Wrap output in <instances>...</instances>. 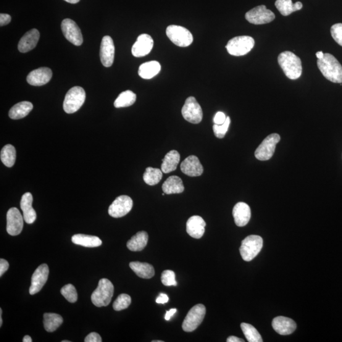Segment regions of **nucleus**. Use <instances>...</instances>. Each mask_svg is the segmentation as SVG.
I'll list each match as a JSON object with an SVG mask.
<instances>
[{
	"mask_svg": "<svg viewBox=\"0 0 342 342\" xmlns=\"http://www.w3.org/2000/svg\"><path fill=\"white\" fill-rule=\"evenodd\" d=\"M275 6L281 15L283 16H288L291 13L301 10L303 5L300 2L294 4L291 0H276Z\"/></svg>",
	"mask_w": 342,
	"mask_h": 342,
	"instance_id": "obj_31",
	"label": "nucleus"
},
{
	"mask_svg": "<svg viewBox=\"0 0 342 342\" xmlns=\"http://www.w3.org/2000/svg\"><path fill=\"white\" fill-rule=\"evenodd\" d=\"M33 202V197L30 192L23 194L20 201L23 219L28 224H33L36 219V212L32 207Z\"/></svg>",
	"mask_w": 342,
	"mask_h": 342,
	"instance_id": "obj_24",
	"label": "nucleus"
},
{
	"mask_svg": "<svg viewBox=\"0 0 342 342\" xmlns=\"http://www.w3.org/2000/svg\"><path fill=\"white\" fill-rule=\"evenodd\" d=\"M100 56L104 66L106 67L112 66L114 60L115 46L111 37L105 36L103 38Z\"/></svg>",
	"mask_w": 342,
	"mask_h": 342,
	"instance_id": "obj_16",
	"label": "nucleus"
},
{
	"mask_svg": "<svg viewBox=\"0 0 342 342\" xmlns=\"http://www.w3.org/2000/svg\"><path fill=\"white\" fill-rule=\"evenodd\" d=\"M161 70V65L157 61H150L143 63L139 67L138 75L144 80H151L155 77Z\"/></svg>",
	"mask_w": 342,
	"mask_h": 342,
	"instance_id": "obj_26",
	"label": "nucleus"
},
{
	"mask_svg": "<svg viewBox=\"0 0 342 342\" xmlns=\"http://www.w3.org/2000/svg\"><path fill=\"white\" fill-rule=\"evenodd\" d=\"M279 65L290 80H296L301 77L302 72L301 59L291 52H284L278 57Z\"/></svg>",
	"mask_w": 342,
	"mask_h": 342,
	"instance_id": "obj_2",
	"label": "nucleus"
},
{
	"mask_svg": "<svg viewBox=\"0 0 342 342\" xmlns=\"http://www.w3.org/2000/svg\"><path fill=\"white\" fill-rule=\"evenodd\" d=\"M206 314V308L199 304L192 307L186 315L182 325L183 330L186 332H191L201 325Z\"/></svg>",
	"mask_w": 342,
	"mask_h": 342,
	"instance_id": "obj_8",
	"label": "nucleus"
},
{
	"mask_svg": "<svg viewBox=\"0 0 342 342\" xmlns=\"http://www.w3.org/2000/svg\"><path fill=\"white\" fill-rule=\"evenodd\" d=\"M23 217L17 208L12 207L7 214V231L10 235L17 236L22 232Z\"/></svg>",
	"mask_w": 342,
	"mask_h": 342,
	"instance_id": "obj_14",
	"label": "nucleus"
},
{
	"mask_svg": "<svg viewBox=\"0 0 342 342\" xmlns=\"http://www.w3.org/2000/svg\"><path fill=\"white\" fill-rule=\"evenodd\" d=\"M180 161V154L176 151H171L165 155L162 160L161 170L162 173L167 174L177 169Z\"/></svg>",
	"mask_w": 342,
	"mask_h": 342,
	"instance_id": "obj_29",
	"label": "nucleus"
},
{
	"mask_svg": "<svg viewBox=\"0 0 342 342\" xmlns=\"http://www.w3.org/2000/svg\"><path fill=\"white\" fill-rule=\"evenodd\" d=\"M169 301V297L167 296L166 294H160L159 296L157 297L156 299V302L157 304H165Z\"/></svg>",
	"mask_w": 342,
	"mask_h": 342,
	"instance_id": "obj_47",
	"label": "nucleus"
},
{
	"mask_svg": "<svg viewBox=\"0 0 342 342\" xmlns=\"http://www.w3.org/2000/svg\"><path fill=\"white\" fill-rule=\"evenodd\" d=\"M162 341H161V340H154V341H152V342H162Z\"/></svg>",
	"mask_w": 342,
	"mask_h": 342,
	"instance_id": "obj_54",
	"label": "nucleus"
},
{
	"mask_svg": "<svg viewBox=\"0 0 342 342\" xmlns=\"http://www.w3.org/2000/svg\"><path fill=\"white\" fill-rule=\"evenodd\" d=\"M33 109L32 103L27 101L18 103L10 110L9 117L14 120L22 119L27 116Z\"/></svg>",
	"mask_w": 342,
	"mask_h": 342,
	"instance_id": "obj_27",
	"label": "nucleus"
},
{
	"mask_svg": "<svg viewBox=\"0 0 342 342\" xmlns=\"http://www.w3.org/2000/svg\"><path fill=\"white\" fill-rule=\"evenodd\" d=\"M154 40L152 37L147 34H142L138 36L137 41L132 47V54L135 57L146 56L152 51L154 46Z\"/></svg>",
	"mask_w": 342,
	"mask_h": 342,
	"instance_id": "obj_17",
	"label": "nucleus"
},
{
	"mask_svg": "<svg viewBox=\"0 0 342 342\" xmlns=\"http://www.w3.org/2000/svg\"><path fill=\"white\" fill-rule=\"evenodd\" d=\"M12 17L9 14H0V26H4L11 22Z\"/></svg>",
	"mask_w": 342,
	"mask_h": 342,
	"instance_id": "obj_45",
	"label": "nucleus"
},
{
	"mask_svg": "<svg viewBox=\"0 0 342 342\" xmlns=\"http://www.w3.org/2000/svg\"><path fill=\"white\" fill-rule=\"evenodd\" d=\"M130 267L139 278L151 279L155 275L154 267L149 263L131 262L130 264Z\"/></svg>",
	"mask_w": 342,
	"mask_h": 342,
	"instance_id": "obj_30",
	"label": "nucleus"
},
{
	"mask_svg": "<svg viewBox=\"0 0 342 342\" xmlns=\"http://www.w3.org/2000/svg\"><path fill=\"white\" fill-rule=\"evenodd\" d=\"M317 64L326 80L334 83H342V66L333 55L325 54L323 59L317 60Z\"/></svg>",
	"mask_w": 342,
	"mask_h": 342,
	"instance_id": "obj_1",
	"label": "nucleus"
},
{
	"mask_svg": "<svg viewBox=\"0 0 342 342\" xmlns=\"http://www.w3.org/2000/svg\"><path fill=\"white\" fill-rule=\"evenodd\" d=\"M40 34L36 29L28 31L20 39L18 44V49L21 53H27L32 51L38 43Z\"/></svg>",
	"mask_w": 342,
	"mask_h": 342,
	"instance_id": "obj_23",
	"label": "nucleus"
},
{
	"mask_svg": "<svg viewBox=\"0 0 342 342\" xmlns=\"http://www.w3.org/2000/svg\"><path fill=\"white\" fill-rule=\"evenodd\" d=\"M136 95L135 93L130 90H127L121 93L114 102L115 108H123L131 106L135 104Z\"/></svg>",
	"mask_w": 342,
	"mask_h": 342,
	"instance_id": "obj_35",
	"label": "nucleus"
},
{
	"mask_svg": "<svg viewBox=\"0 0 342 342\" xmlns=\"http://www.w3.org/2000/svg\"><path fill=\"white\" fill-rule=\"evenodd\" d=\"M64 1L69 3V4H78V3L80 1V0H64Z\"/></svg>",
	"mask_w": 342,
	"mask_h": 342,
	"instance_id": "obj_52",
	"label": "nucleus"
},
{
	"mask_svg": "<svg viewBox=\"0 0 342 342\" xmlns=\"http://www.w3.org/2000/svg\"><path fill=\"white\" fill-rule=\"evenodd\" d=\"M131 303V298L127 294H123L118 296L113 304V308L116 311L127 309Z\"/></svg>",
	"mask_w": 342,
	"mask_h": 342,
	"instance_id": "obj_39",
	"label": "nucleus"
},
{
	"mask_svg": "<svg viewBox=\"0 0 342 342\" xmlns=\"http://www.w3.org/2000/svg\"><path fill=\"white\" fill-rule=\"evenodd\" d=\"M161 281L163 285L165 286L177 285L175 273L171 270H165L162 273Z\"/></svg>",
	"mask_w": 342,
	"mask_h": 342,
	"instance_id": "obj_41",
	"label": "nucleus"
},
{
	"mask_svg": "<svg viewBox=\"0 0 342 342\" xmlns=\"http://www.w3.org/2000/svg\"><path fill=\"white\" fill-rule=\"evenodd\" d=\"M23 342H32V338H31L30 336L26 335L23 337Z\"/></svg>",
	"mask_w": 342,
	"mask_h": 342,
	"instance_id": "obj_51",
	"label": "nucleus"
},
{
	"mask_svg": "<svg viewBox=\"0 0 342 342\" xmlns=\"http://www.w3.org/2000/svg\"><path fill=\"white\" fill-rule=\"evenodd\" d=\"M86 93L85 89L80 86H75L67 92L65 96L64 104V111L67 114H73L80 109L85 102Z\"/></svg>",
	"mask_w": 342,
	"mask_h": 342,
	"instance_id": "obj_4",
	"label": "nucleus"
},
{
	"mask_svg": "<svg viewBox=\"0 0 342 342\" xmlns=\"http://www.w3.org/2000/svg\"><path fill=\"white\" fill-rule=\"evenodd\" d=\"M181 113L184 119L192 124H199L203 118V112L201 105L193 96H189L186 100Z\"/></svg>",
	"mask_w": 342,
	"mask_h": 342,
	"instance_id": "obj_10",
	"label": "nucleus"
},
{
	"mask_svg": "<svg viewBox=\"0 0 342 342\" xmlns=\"http://www.w3.org/2000/svg\"><path fill=\"white\" fill-rule=\"evenodd\" d=\"M263 247V239L260 236L250 235L241 241L239 252L245 261H251L259 254Z\"/></svg>",
	"mask_w": 342,
	"mask_h": 342,
	"instance_id": "obj_6",
	"label": "nucleus"
},
{
	"mask_svg": "<svg viewBox=\"0 0 342 342\" xmlns=\"http://www.w3.org/2000/svg\"><path fill=\"white\" fill-rule=\"evenodd\" d=\"M62 342H70V341L68 340H63Z\"/></svg>",
	"mask_w": 342,
	"mask_h": 342,
	"instance_id": "obj_55",
	"label": "nucleus"
},
{
	"mask_svg": "<svg viewBox=\"0 0 342 342\" xmlns=\"http://www.w3.org/2000/svg\"><path fill=\"white\" fill-rule=\"evenodd\" d=\"M114 291V287L111 281L106 278L101 279L98 287L91 295V301L98 307L107 306L111 302Z\"/></svg>",
	"mask_w": 342,
	"mask_h": 342,
	"instance_id": "obj_3",
	"label": "nucleus"
},
{
	"mask_svg": "<svg viewBox=\"0 0 342 342\" xmlns=\"http://www.w3.org/2000/svg\"><path fill=\"white\" fill-rule=\"evenodd\" d=\"M330 31L334 40L342 46V23H336L331 26Z\"/></svg>",
	"mask_w": 342,
	"mask_h": 342,
	"instance_id": "obj_42",
	"label": "nucleus"
},
{
	"mask_svg": "<svg viewBox=\"0 0 342 342\" xmlns=\"http://www.w3.org/2000/svg\"><path fill=\"white\" fill-rule=\"evenodd\" d=\"M72 241L76 245H79L88 248H94L101 246L102 241L101 239L95 236L78 234L72 237Z\"/></svg>",
	"mask_w": 342,
	"mask_h": 342,
	"instance_id": "obj_32",
	"label": "nucleus"
},
{
	"mask_svg": "<svg viewBox=\"0 0 342 342\" xmlns=\"http://www.w3.org/2000/svg\"><path fill=\"white\" fill-rule=\"evenodd\" d=\"M133 200L127 196L118 197L109 208V214L110 216L119 218L125 216L132 209Z\"/></svg>",
	"mask_w": 342,
	"mask_h": 342,
	"instance_id": "obj_13",
	"label": "nucleus"
},
{
	"mask_svg": "<svg viewBox=\"0 0 342 342\" xmlns=\"http://www.w3.org/2000/svg\"><path fill=\"white\" fill-rule=\"evenodd\" d=\"M230 123V117H226L225 123L223 125H217L214 124V125L213 126V131H214L215 136L218 138H223L225 136L226 133H227Z\"/></svg>",
	"mask_w": 342,
	"mask_h": 342,
	"instance_id": "obj_40",
	"label": "nucleus"
},
{
	"mask_svg": "<svg viewBox=\"0 0 342 342\" xmlns=\"http://www.w3.org/2000/svg\"><path fill=\"white\" fill-rule=\"evenodd\" d=\"M85 342H102V338L99 333L93 332L89 333L86 336L85 340Z\"/></svg>",
	"mask_w": 342,
	"mask_h": 342,
	"instance_id": "obj_44",
	"label": "nucleus"
},
{
	"mask_svg": "<svg viewBox=\"0 0 342 342\" xmlns=\"http://www.w3.org/2000/svg\"><path fill=\"white\" fill-rule=\"evenodd\" d=\"M272 326L274 330L281 335H288L296 330V322L290 318L284 316L276 317L273 320Z\"/></svg>",
	"mask_w": 342,
	"mask_h": 342,
	"instance_id": "obj_22",
	"label": "nucleus"
},
{
	"mask_svg": "<svg viewBox=\"0 0 342 342\" xmlns=\"http://www.w3.org/2000/svg\"><path fill=\"white\" fill-rule=\"evenodd\" d=\"M148 240V233L145 231H139L128 241L127 247L131 251H141L145 248Z\"/></svg>",
	"mask_w": 342,
	"mask_h": 342,
	"instance_id": "obj_28",
	"label": "nucleus"
},
{
	"mask_svg": "<svg viewBox=\"0 0 342 342\" xmlns=\"http://www.w3.org/2000/svg\"><path fill=\"white\" fill-rule=\"evenodd\" d=\"M206 223L203 218L199 215H193L189 218L186 223V231L192 238L199 239L203 236Z\"/></svg>",
	"mask_w": 342,
	"mask_h": 342,
	"instance_id": "obj_21",
	"label": "nucleus"
},
{
	"mask_svg": "<svg viewBox=\"0 0 342 342\" xmlns=\"http://www.w3.org/2000/svg\"><path fill=\"white\" fill-rule=\"evenodd\" d=\"M2 324H3L2 309H0V326H2Z\"/></svg>",
	"mask_w": 342,
	"mask_h": 342,
	"instance_id": "obj_53",
	"label": "nucleus"
},
{
	"mask_svg": "<svg viewBox=\"0 0 342 342\" xmlns=\"http://www.w3.org/2000/svg\"><path fill=\"white\" fill-rule=\"evenodd\" d=\"M324 55L325 54H323V52L322 51L317 52L316 54H315L318 59H323V57H324Z\"/></svg>",
	"mask_w": 342,
	"mask_h": 342,
	"instance_id": "obj_50",
	"label": "nucleus"
},
{
	"mask_svg": "<svg viewBox=\"0 0 342 342\" xmlns=\"http://www.w3.org/2000/svg\"><path fill=\"white\" fill-rule=\"evenodd\" d=\"M226 115L224 114L222 112H218L216 113V114L215 115L214 118V123L215 125H222L224 123H225L226 120Z\"/></svg>",
	"mask_w": 342,
	"mask_h": 342,
	"instance_id": "obj_43",
	"label": "nucleus"
},
{
	"mask_svg": "<svg viewBox=\"0 0 342 342\" xmlns=\"http://www.w3.org/2000/svg\"><path fill=\"white\" fill-rule=\"evenodd\" d=\"M61 28L65 38L76 46H80L83 43V37L80 28L75 21L65 18L62 21Z\"/></svg>",
	"mask_w": 342,
	"mask_h": 342,
	"instance_id": "obj_12",
	"label": "nucleus"
},
{
	"mask_svg": "<svg viewBox=\"0 0 342 342\" xmlns=\"http://www.w3.org/2000/svg\"><path fill=\"white\" fill-rule=\"evenodd\" d=\"M162 188L164 193L167 194L181 193L185 190L182 180L177 176L168 178Z\"/></svg>",
	"mask_w": 342,
	"mask_h": 342,
	"instance_id": "obj_25",
	"label": "nucleus"
},
{
	"mask_svg": "<svg viewBox=\"0 0 342 342\" xmlns=\"http://www.w3.org/2000/svg\"><path fill=\"white\" fill-rule=\"evenodd\" d=\"M280 141V136L278 134L273 133L267 136L255 152L256 159L262 161L270 160L273 156L276 144Z\"/></svg>",
	"mask_w": 342,
	"mask_h": 342,
	"instance_id": "obj_9",
	"label": "nucleus"
},
{
	"mask_svg": "<svg viewBox=\"0 0 342 342\" xmlns=\"http://www.w3.org/2000/svg\"><path fill=\"white\" fill-rule=\"evenodd\" d=\"M166 34L171 41L180 47H187L193 41V37L190 31L180 26H168Z\"/></svg>",
	"mask_w": 342,
	"mask_h": 342,
	"instance_id": "obj_7",
	"label": "nucleus"
},
{
	"mask_svg": "<svg viewBox=\"0 0 342 342\" xmlns=\"http://www.w3.org/2000/svg\"><path fill=\"white\" fill-rule=\"evenodd\" d=\"M227 342H244L243 339L239 338L235 336H230L227 338Z\"/></svg>",
	"mask_w": 342,
	"mask_h": 342,
	"instance_id": "obj_49",
	"label": "nucleus"
},
{
	"mask_svg": "<svg viewBox=\"0 0 342 342\" xmlns=\"http://www.w3.org/2000/svg\"><path fill=\"white\" fill-rule=\"evenodd\" d=\"M44 327L48 332H54L64 322L61 315L55 313H44Z\"/></svg>",
	"mask_w": 342,
	"mask_h": 342,
	"instance_id": "obj_33",
	"label": "nucleus"
},
{
	"mask_svg": "<svg viewBox=\"0 0 342 342\" xmlns=\"http://www.w3.org/2000/svg\"><path fill=\"white\" fill-rule=\"evenodd\" d=\"M176 312H177V309H171L169 311H167L165 315V320L167 321L170 320V318L173 316Z\"/></svg>",
	"mask_w": 342,
	"mask_h": 342,
	"instance_id": "obj_48",
	"label": "nucleus"
},
{
	"mask_svg": "<svg viewBox=\"0 0 342 342\" xmlns=\"http://www.w3.org/2000/svg\"><path fill=\"white\" fill-rule=\"evenodd\" d=\"M241 328L244 333L247 340L249 342H262L263 341L261 336L258 332L254 326L248 324V323H241Z\"/></svg>",
	"mask_w": 342,
	"mask_h": 342,
	"instance_id": "obj_37",
	"label": "nucleus"
},
{
	"mask_svg": "<svg viewBox=\"0 0 342 342\" xmlns=\"http://www.w3.org/2000/svg\"><path fill=\"white\" fill-rule=\"evenodd\" d=\"M180 168L185 175L191 177H197L204 173L203 166L199 158L194 155H190L184 160L181 164Z\"/></svg>",
	"mask_w": 342,
	"mask_h": 342,
	"instance_id": "obj_18",
	"label": "nucleus"
},
{
	"mask_svg": "<svg viewBox=\"0 0 342 342\" xmlns=\"http://www.w3.org/2000/svg\"><path fill=\"white\" fill-rule=\"evenodd\" d=\"M246 18L253 25H261L272 22L275 20V15L270 10L267 9L265 5H260L247 12Z\"/></svg>",
	"mask_w": 342,
	"mask_h": 342,
	"instance_id": "obj_11",
	"label": "nucleus"
},
{
	"mask_svg": "<svg viewBox=\"0 0 342 342\" xmlns=\"http://www.w3.org/2000/svg\"><path fill=\"white\" fill-rule=\"evenodd\" d=\"M255 41L248 36L235 37L228 41L226 46L227 51L233 56L239 57L248 54L254 48Z\"/></svg>",
	"mask_w": 342,
	"mask_h": 342,
	"instance_id": "obj_5",
	"label": "nucleus"
},
{
	"mask_svg": "<svg viewBox=\"0 0 342 342\" xmlns=\"http://www.w3.org/2000/svg\"><path fill=\"white\" fill-rule=\"evenodd\" d=\"M233 215L236 225L239 227H243L251 219V208L248 204L244 202H239L233 208Z\"/></svg>",
	"mask_w": 342,
	"mask_h": 342,
	"instance_id": "obj_20",
	"label": "nucleus"
},
{
	"mask_svg": "<svg viewBox=\"0 0 342 342\" xmlns=\"http://www.w3.org/2000/svg\"><path fill=\"white\" fill-rule=\"evenodd\" d=\"M52 71L48 67H41L29 74L27 81L30 85L40 86L46 85L52 78Z\"/></svg>",
	"mask_w": 342,
	"mask_h": 342,
	"instance_id": "obj_19",
	"label": "nucleus"
},
{
	"mask_svg": "<svg viewBox=\"0 0 342 342\" xmlns=\"http://www.w3.org/2000/svg\"><path fill=\"white\" fill-rule=\"evenodd\" d=\"M49 268L48 265L43 264L37 268L31 278V285L30 288V294L34 295L38 293L48 280Z\"/></svg>",
	"mask_w": 342,
	"mask_h": 342,
	"instance_id": "obj_15",
	"label": "nucleus"
},
{
	"mask_svg": "<svg viewBox=\"0 0 342 342\" xmlns=\"http://www.w3.org/2000/svg\"><path fill=\"white\" fill-rule=\"evenodd\" d=\"M9 268V264L6 260L0 259V276H2Z\"/></svg>",
	"mask_w": 342,
	"mask_h": 342,
	"instance_id": "obj_46",
	"label": "nucleus"
},
{
	"mask_svg": "<svg viewBox=\"0 0 342 342\" xmlns=\"http://www.w3.org/2000/svg\"><path fill=\"white\" fill-rule=\"evenodd\" d=\"M162 178V171L157 168L147 167L143 175L144 182L150 186L157 185Z\"/></svg>",
	"mask_w": 342,
	"mask_h": 342,
	"instance_id": "obj_36",
	"label": "nucleus"
},
{
	"mask_svg": "<svg viewBox=\"0 0 342 342\" xmlns=\"http://www.w3.org/2000/svg\"><path fill=\"white\" fill-rule=\"evenodd\" d=\"M60 293L70 303H75L78 300V293L75 286L72 284H67L62 287Z\"/></svg>",
	"mask_w": 342,
	"mask_h": 342,
	"instance_id": "obj_38",
	"label": "nucleus"
},
{
	"mask_svg": "<svg viewBox=\"0 0 342 342\" xmlns=\"http://www.w3.org/2000/svg\"><path fill=\"white\" fill-rule=\"evenodd\" d=\"M2 162L5 166L12 167L15 164L16 160V151L12 144H7L2 149L0 154Z\"/></svg>",
	"mask_w": 342,
	"mask_h": 342,
	"instance_id": "obj_34",
	"label": "nucleus"
}]
</instances>
